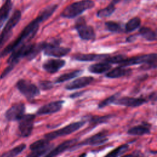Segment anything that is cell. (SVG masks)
<instances>
[{"mask_svg":"<svg viewBox=\"0 0 157 157\" xmlns=\"http://www.w3.org/2000/svg\"><path fill=\"white\" fill-rule=\"evenodd\" d=\"M44 20L39 15V16L30 22L21 32L18 37L9 45H8L1 53L0 57L7 55L10 52H12L20 45L23 44L24 42L28 41L33 39L37 33L39 24L42 22Z\"/></svg>","mask_w":157,"mask_h":157,"instance_id":"1","label":"cell"},{"mask_svg":"<svg viewBox=\"0 0 157 157\" xmlns=\"http://www.w3.org/2000/svg\"><path fill=\"white\" fill-rule=\"evenodd\" d=\"M94 6V2L92 0H81L67 6L61 12V16L64 18H72Z\"/></svg>","mask_w":157,"mask_h":157,"instance_id":"2","label":"cell"},{"mask_svg":"<svg viewBox=\"0 0 157 157\" xmlns=\"http://www.w3.org/2000/svg\"><path fill=\"white\" fill-rule=\"evenodd\" d=\"M156 53H150L135 56L131 58H126L124 61L120 64V66L123 67H128L139 64H144L147 67L149 68L150 67L156 68Z\"/></svg>","mask_w":157,"mask_h":157,"instance_id":"3","label":"cell"},{"mask_svg":"<svg viewBox=\"0 0 157 157\" xmlns=\"http://www.w3.org/2000/svg\"><path fill=\"white\" fill-rule=\"evenodd\" d=\"M85 121H80L71 123V124L64 126L63 128L45 134L44 135V138L50 141L59 137L71 134L80 129L83 125H85Z\"/></svg>","mask_w":157,"mask_h":157,"instance_id":"4","label":"cell"},{"mask_svg":"<svg viewBox=\"0 0 157 157\" xmlns=\"http://www.w3.org/2000/svg\"><path fill=\"white\" fill-rule=\"evenodd\" d=\"M59 44L60 39H55L52 42H46L44 49V54L50 56L60 58L66 56L71 52V49L70 48L61 47Z\"/></svg>","mask_w":157,"mask_h":157,"instance_id":"5","label":"cell"},{"mask_svg":"<svg viewBox=\"0 0 157 157\" xmlns=\"http://www.w3.org/2000/svg\"><path fill=\"white\" fill-rule=\"evenodd\" d=\"M75 28L82 39L85 40H94L96 34L93 28L90 25H86L83 17H80L77 20L75 23Z\"/></svg>","mask_w":157,"mask_h":157,"instance_id":"6","label":"cell"},{"mask_svg":"<svg viewBox=\"0 0 157 157\" xmlns=\"http://www.w3.org/2000/svg\"><path fill=\"white\" fill-rule=\"evenodd\" d=\"M35 115L24 114L18 121V132L21 137H28L32 132L34 127Z\"/></svg>","mask_w":157,"mask_h":157,"instance_id":"7","label":"cell"},{"mask_svg":"<svg viewBox=\"0 0 157 157\" xmlns=\"http://www.w3.org/2000/svg\"><path fill=\"white\" fill-rule=\"evenodd\" d=\"M53 145L50 144L49 140L46 139H42L34 142L29 145V149L32 152L28 155V156H45L52 148Z\"/></svg>","mask_w":157,"mask_h":157,"instance_id":"8","label":"cell"},{"mask_svg":"<svg viewBox=\"0 0 157 157\" xmlns=\"http://www.w3.org/2000/svg\"><path fill=\"white\" fill-rule=\"evenodd\" d=\"M16 86L19 91L28 99H33L40 94L39 88L26 80H19L16 83Z\"/></svg>","mask_w":157,"mask_h":157,"instance_id":"9","label":"cell"},{"mask_svg":"<svg viewBox=\"0 0 157 157\" xmlns=\"http://www.w3.org/2000/svg\"><path fill=\"white\" fill-rule=\"evenodd\" d=\"M108 140L109 139L107 137V133L104 131H101L86 139L79 144L72 146L71 148V150H74L78 148V147H82L83 145H100L105 144Z\"/></svg>","mask_w":157,"mask_h":157,"instance_id":"10","label":"cell"},{"mask_svg":"<svg viewBox=\"0 0 157 157\" xmlns=\"http://www.w3.org/2000/svg\"><path fill=\"white\" fill-rule=\"evenodd\" d=\"M25 104L23 103H16L6 112L5 117L9 121H18L25 114Z\"/></svg>","mask_w":157,"mask_h":157,"instance_id":"11","label":"cell"},{"mask_svg":"<svg viewBox=\"0 0 157 157\" xmlns=\"http://www.w3.org/2000/svg\"><path fill=\"white\" fill-rule=\"evenodd\" d=\"M147 102V100L142 98L123 97L115 99L113 104L129 107H137L144 104Z\"/></svg>","mask_w":157,"mask_h":157,"instance_id":"12","label":"cell"},{"mask_svg":"<svg viewBox=\"0 0 157 157\" xmlns=\"http://www.w3.org/2000/svg\"><path fill=\"white\" fill-rule=\"evenodd\" d=\"M64 103V101L63 100L49 102L40 107L36 112V114L38 115H44L55 113L61 109Z\"/></svg>","mask_w":157,"mask_h":157,"instance_id":"13","label":"cell"},{"mask_svg":"<svg viewBox=\"0 0 157 157\" xmlns=\"http://www.w3.org/2000/svg\"><path fill=\"white\" fill-rule=\"evenodd\" d=\"M66 61L61 59H50L42 64L43 69L49 74H54L65 66Z\"/></svg>","mask_w":157,"mask_h":157,"instance_id":"14","label":"cell"},{"mask_svg":"<svg viewBox=\"0 0 157 157\" xmlns=\"http://www.w3.org/2000/svg\"><path fill=\"white\" fill-rule=\"evenodd\" d=\"M94 80V77L91 76H85L75 79L71 82L65 85V89L67 90H73L78 88H84L90 85Z\"/></svg>","mask_w":157,"mask_h":157,"instance_id":"15","label":"cell"},{"mask_svg":"<svg viewBox=\"0 0 157 157\" xmlns=\"http://www.w3.org/2000/svg\"><path fill=\"white\" fill-rule=\"evenodd\" d=\"M77 141V139H70V140H67L59 145H58L55 148H52L46 155L45 156H49V157H52V156H56L63 152H64L66 150H69V148L72 147V145L75 143Z\"/></svg>","mask_w":157,"mask_h":157,"instance_id":"16","label":"cell"},{"mask_svg":"<svg viewBox=\"0 0 157 157\" xmlns=\"http://www.w3.org/2000/svg\"><path fill=\"white\" fill-rule=\"evenodd\" d=\"M107 54H76L72 56V58L74 60L78 61H101L104 60L105 58L109 56Z\"/></svg>","mask_w":157,"mask_h":157,"instance_id":"17","label":"cell"},{"mask_svg":"<svg viewBox=\"0 0 157 157\" xmlns=\"http://www.w3.org/2000/svg\"><path fill=\"white\" fill-rule=\"evenodd\" d=\"M150 132V124L147 123H143L142 124L133 126L127 131V133L131 136H142Z\"/></svg>","mask_w":157,"mask_h":157,"instance_id":"18","label":"cell"},{"mask_svg":"<svg viewBox=\"0 0 157 157\" xmlns=\"http://www.w3.org/2000/svg\"><path fill=\"white\" fill-rule=\"evenodd\" d=\"M112 67L110 63L106 61L100 62L90 65L88 67V71L95 74H101L109 71Z\"/></svg>","mask_w":157,"mask_h":157,"instance_id":"19","label":"cell"},{"mask_svg":"<svg viewBox=\"0 0 157 157\" xmlns=\"http://www.w3.org/2000/svg\"><path fill=\"white\" fill-rule=\"evenodd\" d=\"M125 67H123L121 66L115 67L107 72L105 74V77L110 78H117L128 75L132 71L130 68L127 69Z\"/></svg>","mask_w":157,"mask_h":157,"instance_id":"20","label":"cell"},{"mask_svg":"<svg viewBox=\"0 0 157 157\" xmlns=\"http://www.w3.org/2000/svg\"><path fill=\"white\" fill-rule=\"evenodd\" d=\"M82 72H83V70H82V69H77V70H74V71H72L67 72V73H65V74H61V75H59V77H58L55 79V83H61L66 82V81H67L69 80H71L72 78H75V77H78Z\"/></svg>","mask_w":157,"mask_h":157,"instance_id":"21","label":"cell"},{"mask_svg":"<svg viewBox=\"0 0 157 157\" xmlns=\"http://www.w3.org/2000/svg\"><path fill=\"white\" fill-rule=\"evenodd\" d=\"M21 12L20 10H16L13 12V13L12 14V15L11 16L10 19L7 22L6 25L4 27V29L7 30V31L11 32L12 29L19 22V21H20V18H21Z\"/></svg>","mask_w":157,"mask_h":157,"instance_id":"22","label":"cell"},{"mask_svg":"<svg viewBox=\"0 0 157 157\" xmlns=\"http://www.w3.org/2000/svg\"><path fill=\"white\" fill-rule=\"evenodd\" d=\"M139 34L148 41H155L156 39V33L150 28L143 26L139 29Z\"/></svg>","mask_w":157,"mask_h":157,"instance_id":"23","label":"cell"},{"mask_svg":"<svg viewBox=\"0 0 157 157\" xmlns=\"http://www.w3.org/2000/svg\"><path fill=\"white\" fill-rule=\"evenodd\" d=\"M141 24L140 18L136 17L130 19L125 25V31L127 33H130L137 29Z\"/></svg>","mask_w":157,"mask_h":157,"instance_id":"24","label":"cell"},{"mask_svg":"<svg viewBox=\"0 0 157 157\" xmlns=\"http://www.w3.org/2000/svg\"><path fill=\"white\" fill-rule=\"evenodd\" d=\"M115 10V4L111 2L106 7L99 10L97 13V16L99 18H105L111 15Z\"/></svg>","mask_w":157,"mask_h":157,"instance_id":"25","label":"cell"},{"mask_svg":"<svg viewBox=\"0 0 157 157\" xmlns=\"http://www.w3.org/2000/svg\"><path fill=\"white\" fill-rule=\"evenodd\" d=\"M12 4L11 1L6 0L4 4L0 8V21L5 20L7 17L12 9Z\"/></svg>","mask_w":157,"mask_h":157,"instance_id":"26","label":"cell"},{"mask_svg":"<svg viewBox=\"0 0 157 157\" xmlns=\"http://www.w3.org/2000/svg\"><path fill=\"white\" fill-rule=\"evenodd\" d=\"M26 144H21L11 149L10 150L6 152L5 153L2 155V156H6V157H12V156H15L20 154L25 148H26Z\"/></svg>","mask_w":157,"mask_h":157,"instance_id":"27","label":"cell"},{"mask_svg":"<svg viewBox=\"0 0 157 157\" xmlns=\"http://www.w3.org/2000/svg\"><path fill=\"white\" fill-rule=\"evenodd\" d=\"M129 148V145L127 144H123L109 153H108L106 156H111V157H115V156H119L123 155Z\"/></svg>","mask_w":157,"mask_h":157,"instance_id":"28","label":"cell"},{"mask_svg":"<svg viewBox=\"0 0 157 157\" xmlns=\"http://www.w3.org/2000/svg\"><path fill=\"white\" fill-rule=\"evenodd\" d=\"M127 56L124 55H118L113 56H107L103 61L109 63L110 64H121L126 59Z\"/></svg>","mask_w":157,"mask_h":157,"instance_id":"29","label":"cell"},{"mask_svg":"<svg viewBox=\"0 0 157 157\" xmlns=\"http://www.w3.org/2000/svg\"><path fill=\"white\" fill-rule=\"evenodd\" d=\"M105 26L107 29L113 33H121L123 31V29L121 25L115 21H109L105 23Z\"/></svg>","mask_w":157,"mask_h":157,"instance_id":"30","label":"cell"},{"mask_svg":"<svg viewBox=\"0 0 157 157\" xmlns=\"http://www.w3.org/2000/svg\"><path fill=\"white\" fill-rule=\"evenodd\" d=\"M119 96V94L116 93L113 95H112L108 98H107L106 99H105L104 100H103L102 101H101L99 105H98V108L99 109H102L111 104H113V102L115 101V99H117L118 98Z\"/></svg>","mask_w":157,"mask_h":157,"instance_id":"31","label":"cell"},{"mask_svg":"<svg viewBox=\"0 0 157 157\" xmlns=\"http://www.w3.org/2000/svg\"><path fill=\"white\" fill-rule=\"evenodd\" d=\"M112 117V115H105V116H92L90 118L91 123H102L107 122Z\"/></svg>","mask_w":157,"mask_h":157,"instance_id":"32","label":"cell"},{"mask_svg":"<svg viewBox=\"0 0 157 157\" xmlns=\"http://www.w3.org/2000/svg\"><path fill=\"white\" fill-rule=\"evenodd\" d=\"M39 86L42 90H48L53 88V84L49 80H42L39 82Z\"/></svg>","mask_w":157,"mask_h":157,"instance_id":"33","label":"cell"},{"mask_svg":"<svg viewBox=\"0 0 157 157\" xmlns=\"http://www.w3.org/2000/svg\"><path fill=\"white\" fill-rule=\"evenodd\" d=\"M10 33L11 32H8L3 29L2 33L0 34V46L7 40Z\"/></svg>","mask_w":157,"mask_h":157,"instance_id":"34","label":"cell"},{"mask_svg":"<svg viewBox=\"0 0 157 157\" xmlns=\"http://www.w3.org/2000/svg\"><path fill=\"white\" fill-rule=\"evenodd\" d=\"M83 92H84V91H80V92L74 93L71 94L69 96H70V98H77V97L80 96L81 95H82Z\"/></svg>","mask_w":157,"mask_h":157,"instance_id":"35","label":"cell"},{"mask_svg":"<svg viewBox=\"0 0 157 157\" xmlns=\"http://www.w3.org/2000/svg\"><path fill=\"white\" fill-rule=\"evenodd\" d=\"M149 99H150V100H152V101H156V93H155V92H154V93H151L150 96H149Z\"/></svg>","mask_w":157,"mask_h":157,"instance_id":"36","label":"cell"},{"mask_svg":"<svg viewBox=\"0 0 157 157\" xmlns=\"http://www.w3.org/2000/svg\"><path fill=\"white\" fill-rule=\"evenodd\" d=\"M136 39V37H135V36H130L129 37H128L127 38V41L129 42H132L133 40H134Z\"/></svg>","mask_w":157,"mask_h":157,"instance_id":"37","label":"cell"},{"mask_svg":"<svg viewBox=\"0 0 157 157\" xmlns=\"http://www.w3.org/2000/svg\"><path fill=\"white\" fill-rule=\"evenodd\" d=\"M120 1H121V0H112V2L113 4H115L118 3V2H119Z\"/></svg>","mask_w":157,"mask_h":157,"instance_id":"38","label":"cell"}]
</instances>
